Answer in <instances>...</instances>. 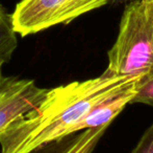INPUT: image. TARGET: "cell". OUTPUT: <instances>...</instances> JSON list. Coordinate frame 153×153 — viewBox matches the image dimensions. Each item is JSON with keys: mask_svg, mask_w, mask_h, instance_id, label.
Listing matches in <instances>:
<instances>
[{"mask_svg": "<svg viewBox=\"0 0 153 153\" xmlns=\"http://www.w3.org/2000/svg\"><path fill=\"white\" fill-rule=\"evenodd\" d=\"M143 1H146V2H148V3L151 5V8H153V0H143Z\"/></svg>", "mask_w": 153, "mask_h": 153, "instance_id": "10", "label": "cell"}, {"mask_svg": "<svg viewBox=\"0 0 153 153\" xmlns=\"http://www.w3.org/2000/svg\"><path fill=\"white\" fill-rule=\"evenodd\" d=\"M131 104L153 106V67L137 80L135 84V94Z\"/></svg>", "mask_w": 153, "mask_h": 153, "instance_id": "8", "label": "cell"}, {"mask_svg": "<svg viewBox=\"0 0 153 153\" xmlns=\"http://www.w3.org/2000/svg\"><path fill=\"white\" fill-rule=\"evenodd\" d=\"M107 60L106 70L117 76L142 77L153 67V8L148 2L125 5Z\"/></svg>", "mask_w": 153, "mask_h": 153, "instance_id": "2", "label": "cell"}, {"mask_svg": "<svg viewBox=\"0 0 153 153\" xmlns=\"http://www.w3.org/2000/svg\"><path fill=\"white\" fill-rule=\"evenodd\" d=\"M18 47V38L14 31L12 17L0 2V66L8 63Z\"/></svg>", "mask_w": 153, "mask_h": 153, "instance_id": "6", "label": "cell"}, {"mask_svg": "<svg viewBox=\"0 0 153 153\" xmlns=\"http://www.w3.org/2000/svg\"><path fill=\"white\" fill-rule=\"evenodd\" d=\"M109 125L85 129L70 139L57 153H93Z\"/></svg>", "mask_w": 153, "mask_h": 153, "instance_id": "7", "label": "cell"}, {"mask_svg": "<svg viewBox=\"0 0 153 153\" xmlns=\"http://www.w3.org/2000/svg\"><path fill=\"white\" fill-rule=\"evenodd\" d=\"M130 153H153V122L145 130Z\"/></svg>", "mask_w": 153, "mask_h": 153, "instance_id": "9", "label": "cell"}, {"mask_svg": "<svg viewBox=\"0 0 153 153\" xmlns=\"http://www.w3.org/2000/svg\"><path fill=\"white\" fill-rule=\"evenodd\" d=\"M135 84L129 86L114 98L100 103L92 109L77 126L76 133L85 129H93L103 125H111V122L124 110L128 104H131L135 94Z\"/></svg>", "mask_w": 153, "mask_h": 153, "instance_id": "5", "label": "cell"}, {"mask_svg": "<svg viewBox=\"0 0 153 153\" xmlns=\"http://www.w3.org/2000/svg\"><path fill=\"white\" fill-rule=\"evenodd\" d=\"M109 0H21L12 17L14 31L21 37L38 34L102 8Z\"/></svg>", "mask_w": 153, "mask_h": 153, "instance_id": "3", "label": "cell"}, {"mask_svg": "<svg viewBox=\"0 0 153 153\" xmlns=\"http://www.w3.org/2000/svg\"><path fill=\"white\" fill-rule=\"evenodd\" d=\"M140 78L117 76L105 69L98 77L47 89L36 106L0 132V153H34L75 134L79 123L94 107Z\"/></svg>", "mask_w": 153, "mask_h": 153, "instance_id": "1", "label": "cell"}, {"mask_svg": "<svg viewBox=\"0 0 153 153\" xmlns=\"http://www.w3.org/2000/svg\"><path fill=\"white\" fill-rule=\"evenodd\" d=\"M47 88L31 79L4 76L0 66V132L42 100Z\"/></svg>", "mask_w": 153, "mask_h": 153, "instance_id": "4", "label": "cell"}]
</instances>
